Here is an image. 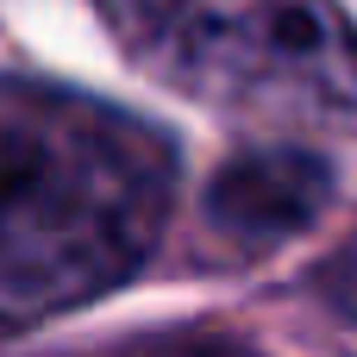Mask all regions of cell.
Segmentation results:
<instances>
[{
	"instance_id": "6da1fadb",
	"label": "cell",
	"mask_w": 357,
	"mask_h": 357,
	"mask_svg": "<svg viewBox=\"0 0 357 357\" xmlns=\"http://www.w3.org/2000/svg\"><path fill=\"white\" fill-rule=\"evenodd\" d=\"M163 126L38 75H0V339L132 282L176 201Z\"/></svg>"
},
{
	"instance_id": "277c9868",
	"label": "cell",
	"mask_w": 357,
	"mask_h": 357,
	"mask_svg": "<svg viewBox=\"0 0 357 357\" xmlns=\"http://www.w3.org/2000/svg\"><path fill=\"white\" fill-rule=\"evenodd\" d=\"M314 295H320L326 314H339L345 326H357V238L339 245V251L314 270Z\"/></svg>"
},
{
	"instance_id": "7a4b0ae2",
	"label": "cell",
	"mask_w": 357,
	"mask_h": 357,
	"mask_svg": "<svg viewBox=\"0 0 357 357\" xmlns=\"http://www.w3.org/2000/svg\"><path fill=\"white\" fill-rule=\"evenodd\" d=\"M163 88L264 132H357V25L339 0H94Z\"/></svg>"
},
{
	"instance_id": "3957f363",
	"label": "cell",
	"mask_w": 357,
	"mask_h": 357,
	"mask_svg": "<svg viewBox=\"0 0 357 357\" xmlns=\"http://www.w3.org/2000/svg\"><path fill=\"white\" fill-rule=\"evenodd\" d=\"M333 201V163L314 157L295 132L232 151L207 182V232L245 257L301 238Z\"/></svg>"
}]
</instances>
